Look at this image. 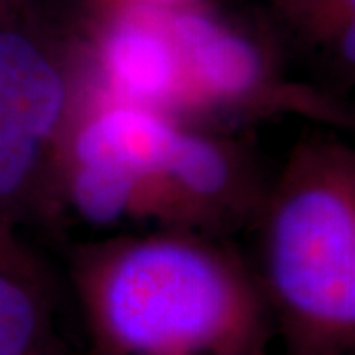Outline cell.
Here are the masks:
<instances>
[{
    "label": "cell",
    "instance_id": "obj_1",
    "mask_svg": "<svg viewBox=\"0 0 355 355\" xmlns=\"http://www.w3.org/2000/svg\"><path fill=\"white\" fill-rule=\"evenodd\" d=\"M89 355H268L275 322L253 266L221 237L160 227L77 249Z\"/></svg>",
    "mask_w": 355,
    "mask_h": 355
},
{
    "label": "cell",
    "instance_id": "obj_7",
    "mask_svg": "<svg viewBox=\"0 0 355 355\" xmlns=\"http://www.w3.org/2000/svg\"><path fill=\"white\" fill-rule=\"evenodd\" d=\"M81 65L87 87L178 121L182 71L166 6L125 0L81 51Z\"/></svg>",
    "mask_w": 355,
    "mask_h": 355
},
{
    "label": "cell",
    "instance_id": "obj_10",
    "mask_svg": "<svg viewBox=\"0 0 355 355\" xmlns=\"http://www.w3.org/2000/svg\"><path fill=\"white\" fill-rule=\"evenodd\" d=\"M127 2H142V4H156V6H176V4H186L190 0H127Z\"/></svg>",
    "mask_w": 355,
    "mask_h": 355
},
{
    "label": "cell",
    "instance_id": "obj_6",
    "mask_svg": "<svg viewBox=\"0 0 355 355\" xmlns=\"http://www.w3.org/2000/svg\"><path fill=\"white\" fill-rule=\"evenodd\" d=\"M266 184L249 153L221 130L180 121L154 190L160 227L221 237L257 217Z\"/></svg>",
    "mask_w": 355,
    "mask_h": 355
},
{
    "label": "cell",
    "instance_id": "obj_3",
    "mask_svg": "<svg viewBox=\"0 0 355 355\" xmlns=\"http://www.w3.org/2000/svg\"><path fill=\"white\" fill-rule=\"evenodd\" d=\"M83 87L81 53L0 0V219L14 229L60 207L58 158Z\"/></svg>",
    "mask_w": 355,
    "mask_h": 355
},
{
    "label": "cell",
    "instance_id": "obj_9",
    "mask_svg": "<svg viewBox=\"0 0 355 355\" xmlns=\"http://www.w3.org/2000/svg\"><path fill=\"white\" fill-rule=\"evenodd\" d=\"M0 270H8L32 279L50 280L44 263L20 239L16 229L4 223L2 219H0Z\"/></svg>",
    "mask_w": 355,
    "mask_h": 355
},
{
    "label": "cell",
    "instance_id": "obj_5",
    "mask_svg": "<svg viewBox=\"0 0 355 355\" xmlns=\"http://www.w3.org/2000/svg\"><path fill=\"white\" fill-rule=\"evenodd\" d=\"M180 121L83 87L58 158V202L95 227L150 219Z\"/></svg>",
    "mask_w": 355,
    "mask_h": 355
},
{
    "label": "cell",
    "instance_id": "obj_4",
    "mask_svg": "<svg viewBox=\"0 0 355 355\" xmlns=\"http://www.w3.org/2000/svg\"><path fill=\"white\" fill-rule=\"evenodd\" d=\"M182 71L178 121L221 130L277 114L345 127L347 114L328 95L291 81L275 58L249 34L216 14L176 4L166 6Z\"/></svg>",
    "mask_w": 355,
    "mask_h": 355
},
{
    "label": "cell",
    "instance_id": "obj_8",
    "mask_svg": "<svg viewBox=\"0 0 355 355\" xmlns=\"http://www.w3.org/2000/svg\"><path fill=\"white\" fill-rule=\"evenodd\" d=\"M0 355H65L53 324L50 280L0 270Z\"/></svg>",
    "mask_w": 355,
    "mask_h": 355
},
{
    "label": "cell",
    "instance_id": "obj_2",
    "mask_svg": "<svg viewBox=\"0 0 355 355\" xmlns=\"http://www.w3.org/2000/svg\"><path fill=\"white\" fill-rule=\"evenodd\" d=\"M254 219V272L284 355H354V148L328 137L298 142Z\"/></svg>",
    "mask_w": 355,
    "mask_h": 355
}]
</instances>
